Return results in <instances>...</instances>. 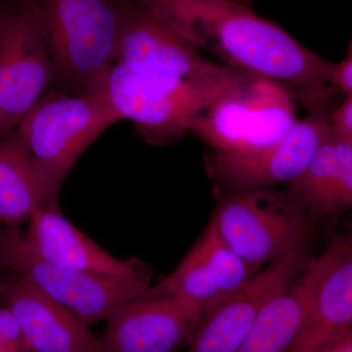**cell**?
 Masks as SVG:
<instances>
[{
	"mask_svg": "<svg viewBox=\"0 0 352 352\" xmlns=\"http://www.w3.org/2000/svg\"><path fill=\"white\" fill-rule=\"evenodd\" d=\"M200 51L221 65L283 85L308 112L327 110L338 94L328 83L331 62L281 25L232 0H143Z\"/></svg>",
	"mask_w": 352,
	"mask_h": 352,
	"instance_id": "6da1fadb",
	"label": "cell"
},
{
	"mask_svg": "<svg viewBox=\"0 0 352 352\" xmlns=\"http://www.w3.org/2000/svg\"><path fill=\"white\" fill-rule=\"evenodd\" d=\"M54 69L74 94H104L129 0H28Z\"/></svg>",
	"mask_w": 352,
	"mask_h": 352,
	"instance_id": "7a4b0ae2",
	"label": "cell"
},
{
	"mask_svg": "<svg viewBox=\"0 0 352 352\" xmlns=\"http://www.w3.org/2000/svg\"><path fill=\"white\" fill-rule=\"evenodd\" d=\"M119 120L104 94L48 91L28 113L15 132L52 203L82 153Z\"/></svg>",
	"mask_w": 352,
	"mask_h": 352,
	"instance_id": "3957f363",
	"label": "cell"
},
{
	"mask_svg": "<svg viewBox=\"0 0 352 352\" xmlns=\"http://www.w3.org/2000/svg\"><path fill=\"white\" fill-rule=\"evenodd\" d=\"M201 85L113 64L104 94L120 120H131L154 145H168L189 131L193 120L221 97L243 85Z\"/></svg>",
	"mask_w": 352,
	"mask_h": 352,
	"instance_id": "277c9868",
	"label": "cell"
},
{
	"mask_svg": "<svg viewBox=\"0 0 352 352\" xmlns=\"http://www.w3.org/2000/svg\"><path fill=\"white\" fill-rule=\"evenodd\" d=\"M212 217L222 239L258 270L303 249L311 234L310 217L273 187L226 190Z\"/></svg>",
	"mask_w": 352,
	"mask_h": 352,
	"instance_id": "5b68a950",
	"label": "cell"
},
{
	"mask_svg": "<svg viewBox=\"0 0 352 352\" xmlns=\"http://www.w3.org/2000/svg\"><path fill=\"white\" fill-rule=\"evenodd\" d=\"M0 264L21 275L87 325L107 319L124 303L149 289L145 270L127 276L95 274L59 267L43 261L25 244L17 228L0 226Z\"/></svg>",
	"mask_w": 352,
	"mask_h": 352,
	"instance_id": "8992f818",
	"label": "cell"
},
{
	"mask_svg": "<svg viewBox=\"0 0 352 352\" xmlns=\"http://www.w3.org/2000/svg\"><path fill=\"white\" fill-rule=\"evenodd\" d=\"M113 64L201 85H240L251 75L215 63L143 0H129Z\"/></svg>",
	"mask_w": 352,
	"mask_h": 352,
	"instance_id": "52a82bcc",
	"label": "cell"
},
{
	"mask_svg": "<svg viewBox=\"0 0 352 352\" xmlns=\"http://www.w3.org/2000/svg\"><path fill=\"white\" fill-rule=\"evenodd\" d=\"M296 102L283 85L252 76L239 89L205 109L189 131L212 150L268 144L281 138L298 120Z\"/></svg>",
	"mask_w": 352,
	"mask_h": 352,
	"instance_id": "ba28073f",
	"label": "cell"
},
{
	"mask_svg": "<svg viewBox=\"0 0 352 352\" xmlns=\"http://www.w3.org/2000/svg\"><path fill=\"white\" fill-rule=\"evenodd\" d=\"M330 135L328 110L308 112L268 144L210 150L205 156L206 173L226 191L286 184L305 168Z\"/></svg>",
	"mask_w": 352,
	"mask_h": 352,
	"instance_id": "9c48e42d",
	"label": "cell"
},
{
	"mask_svg": "<svg viewBox=\"0 0 352 352\" xmlns=\"http://www.w3.org/2000/svg\"><path fill=\"white\" fill-rule=\"evenodd\" d=\"M54 69L28 0H14L0 32V139L50 91Z\"/></svg>",
	"mask_w": 352,
	"mask_h": 352,
	"instance_id": "30bf717a",
	"label": "cell"
},
{
	"mask_svg": "<svg viewBox=\"0 0 352 352\" xmlns=\"http://www.w3.org/2000/svg\"><path fill=\"white\" fill-rule=\"evenodd\" d=\"M305 248L275 259L204 314L187 352H236L261 310L308 263Z\"/></svg>",
	"mask_w": 352,
	"mask_h": 352,
	"instance_id": "8fae6325",
	"label": "cell"
},
{
	"mask_svg": "<svg viewBox=\"0 0 352 352\" xmlns=\"http://www.w3.org/2000/svg\"><path fill=\"white\" fill-rule=\"evenodd\" d=\"M204 314L166 298L143 294L108 317L102 352H173L191 342Z\"/></svg>",
	"mask_w": 352,
	"mask_h": 352,
	"instance_id": "7c38bea8",
	"label": "cell"
},
{
	"mask_svg": "<svg viewBox=\"0 0 352 352\" xmlns=\"http://www.w3.org/2000/svg\"><path fill=\"white\" fill-rule=\"evenodd\" d=\"M0 289L32 352H102L99 340L80 317L29 280L16 274Z\"/></svg>",
	"mask_w": 352,
	"mask_h": 352,
	"instance_id": "4fadbf2b",
	"label": "cell"
},
{
	"mask_svg": "<svg viewBox=\"0 0 352 352\" xmlns=\"http://www.w3.org/2000/svg\"><path fill=\"white\" fill-rule=\"evenodd\" d=\"M23 236L36 256L59 267L111 276L145 270L138 261H122L108 254L64 217L57 204L39 208Z\"/></svg>",
	"mask_w": 352,
	"mask_h": 352,
	"instance_id": "5bb4252c",
	"label": "cell"
},
{
	"mask_svg": "<svg viewBox=\"0 0 352 352\" xmlns=\"http://www.w3.org/2000/svg\"><path fill=\"white\" fill-rule=\"evenodd\" d=\"M336 254V240L266 303L236 352H286L314 305Z\"/></svg>",
	"mask_w": 352,
	"mask_h": 352,
	"instance_id": "9a60e30c",
	"label": "cell"
},
{
	"mask_svg": "<svg viewBox=\"0 0 352 352\" xmlns=\"http://www.w3.org/2000/svg\"><path fill=\"white\" fill-rule=\"evenodd\" d=\"M285 190L310 217L340 214L352 206V141L332 134Z\"/></svg>",
	"mask_w": 352,
	"mask_h": 352,
	"instance_id": "2e32d148",
	"label": "cell"
},
{
	"mask_svg": "<svg viewBox=\"0 0 352 352\" xmlns=\"http://www.w3.org/2000/svg\"><path fill=\"white\" fill-rule=\"evenodd\" d=\"M335 240L333 263L286 352H325L340 333L351 328L352 241L349 236Z\"/></svg>",
	"mask_w": 352,
	"mask_h": 352,
	"instance_id": "e0dca14e",
	"label": "cell"
},
{
	"mask_svg": "<svg viewBox=\"0 0 352 352\" xmlns=\"http://www.w3.org/2000/svg\"><path fill=\"white\" fill-rule=\"evenodd\" d=\"M54 204L17 133L0 139V226L16 228Z\"/></svg>",
	"mask_w": 352,
	"mask_h": 352,
	"instance_id": "ac0fdd59",
	"label": "cell"
},
{
	"mask_svg": "<svg viewBox=\"0 0 352 352\" xmlns=\"http://www.w3.org/2000/svg\"><path fill=\"white\" fill-rule=\"evenodd\" d=\"M145 294L173 298L203 314L221 300L214 275L195 244L170 275Z\"/></svg>",
	"mask_w": 352,
	"mask_h": 352,
	"instance_id": "d6986e66",
	"label": "cell"
},
{
	"mask_svg": "<svg viewBox=\"0 0 352 352\" xmlns=\"http://www.w3.org/2000/svg\"><path fill=\"white\" fill-rule=\"evenodd\" d=\"M208 270L214 275L221 300L247 283L258 270L245 263L222 239L214 217L195 243Z\"/></svg>",
	"mask_w": 352,
	"mask_h": 352,
	"instance_id": "ffe728a7",
	"label": "cell"
},
{
	"mask_svg": "<svg viewBox=\"0 0 352 352\" xmlns=\"http://www.w3.org/2000/svg\"><path fill=\"white\" fill-rule=\"evenodd\" d=\"M0 352H32L10 310L0 307Z\"/></svg>",
	"mask_w": 352,
	"mask_h": 352,
	"instance_id": "44dd1931",
	"label": "cell"
},
{
	"mask_svg": "<svg viewBox=\"0 0 352 352\" xmlns=\"http://www.w3.org/2000/svg\"><path fill=\"white\" fill-rule=\"evenodd\" d=\"M329 126L333 138L352 141V94L346 95L344 100L329 112Z\"/></svg>",
	"mask_w": 352,
	"mask_h": 352,
	"instance_id": "7402d4cb",
	"label": "cell"
},
{
	"mask_svg": "<svg viewBox=\"0 0 352 352\" xmlns=\"http://www.w3.org/2000/svg\"><path fill=\"white\" fill-rule=\"evenodd\" d=\"M328 83L338 94H352V46L349 43L346 57L338 63L331 62Z\"/></svg>",
	"mask_w": 352,
	"mask_h": 352,
	"instance_id": "603a6c76",
	"label": "cell"
},
{
	"mask_svg": "<svg viewBox=\"0 0 352 352\" xmlns=\"http://www.w3.org/2000/svg\"><path fill=\"white\" fill-rule=\"evenodd\" d=\"M325 352H352V331L351 328L344 331L337 338Z\"/></svg>",
	"mask_w": 352,
	"mask_h": 352,
	"instance_id": "cb8c5ba5",
	"label": "cell"
},
{
	"mask_svg": "<svg viewBox=\"0 0 352 352\" xmlns=\"http://www.w3.org/2000/svg\"><path fill=\"white\" fill-rule=\"evenodd\" d=\"M13 1L14 0H7L6 2H4L3 4L0 6V32H1L2 27H3L4 23H6L7 16H8Z\"/></svg>",
	"mask_w": 352,
	"mask_h": 352,
	"instance_id": "d4e9b609",
	"label": "cell"
},
{
	"mask_svg": "<svg viewBox=\"0 0 352 352\" xmlns=\"http://www.w3.org/2000/svg\"><path fill=\"white\" fill-rule=\"evenodd\" d=\"M232 1L238 2V3L241 4H244V6L252 7L250 0H232Z\"/></svg>",
	"mask_w": 352,
	"mask_h": 352,
	"instance_id": "484cf974",
	"label": "cell"
},
{
	"mask_svg": "<svg viewBox=\"0 0 352 352\" xmlns=\"http://www.w3.org/2000/svg\"><path fill=\"white\" fill-rule=\"evenodd\" d=\"M3 267H2L1 264H0V286H1V274L2 271H3Z\"/></svg>",
	"mask_w": 352,
	"mask_h": 352,
	"instance_id": "4316f807",
	"label": "cell"
},
{
	"mask_svg": "<svg viewBox=\"0 0 352 352\" xmlns=\"http://www.w3.org/2000/svg\"><path fill=\"white\" fill-rule=\"evenodd\" d=\"M7 0H0V6H1V4H3L4 2H6Z\"/></svg>",
	"mask_w": 352,
	"mask_h": 352,
	"instance_id": "83f0119b",
	"label": "cell"
}]
</instances>
